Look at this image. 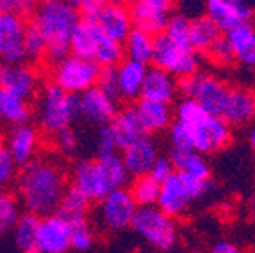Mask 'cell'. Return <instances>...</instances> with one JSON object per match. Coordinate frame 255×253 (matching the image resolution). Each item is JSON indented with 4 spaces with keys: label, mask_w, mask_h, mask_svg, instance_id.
<instances>
[{
    "label": "cell",
    "mask_w": 255,
    "mask_h": 253,
    "mask_svg": "<svg viewBox=\"0 0 255 253\" xmlns=\"http://www.w3.org/2000/svg\"><path fill=\"white\" fill-rule=\"evenodd\" d=\"M66 179L55 161L36 158L21 168L18 175V191L28 213L37 216H52L59 211L66 193Z\"/></svg>",
    "instance_id": "obj_1"
},
{
    "label": "cell",
    "mask_w": 255,
    "mask_h": 253,
    "mask_svg": "<svg viewBox=\"0 0 255 253\" xmlns=\"http://www.w3.org/2000/svg\"><path fill=\"white\" fill-rule=\"evenodd\" d=\"M80 12L71 5V2L62 0H46L37 4L34 14V25L41 30L46 39L50 62L59 64L71 55V34L80 23Z\"/></svg>",
    "instance_id": "obj_2"
},
{
    "label": "cell",
    "mask_w": 255,
    "mask_h": 253,
    "mask_svg": "<svg viewBox=\"0 0 255 253\" xmlns=\"http://www.w3.org/2000/svg\"><path fill=\"white\" fill-rule=\"evenodd\" d=\"M177 123L186 126L199 154L215 152L231 142V127L222 117L211 115L195 99H184L177 107Z\"/></svg>",
    "instance_id": "obj_3"
},
{
    "label": "cell",
    "mask_w": 255,
    "mask_h": 253,
    "mask_svg": "<svg viewBox=\"0 0 255 253\" xmlns=\"http://www.w3.org/2000/svg\"><path fill=\"white\" fill-rule=\"evenodd\" d=\"M37 119L46 133L68 129L73 121L82 119V98L68 94L57 83H48L37 99Z\"/></svg>",
    "instance_id": "obj_4"
},
{
    "label": "cell",
    "mask_w": 255,
    "mask_h": 253,
    "mask_svg": "<svg viewBox=\"0 0 255 253\" xmlns=\"http://www.w3.org/2000/svg\"><path fill=\"white\" fill-rule=\"evenodd\" d=\"M131 227L138 236L158 250H170L177 241V227L174 218L165 214L158 206L138 207Z\"/></svg>",
    "instance_id": "obj_5"
},
{
    "label": "cell",
    "mask_w": 255,
    "mask_h": 253,
    "mask_svg": "<svg viewBox=\"0 0 255 253\" xmlns=\"http://www.w3.org/2000/svg\"><path fill=\"white\" fill-rule=\"evenodd\" d=\"M154 67L177 76L179 80L190 78L199 73V55L193 48L174 43L167 34L154 37Z\"/></svg>",
    "instance_id": "obj_6"
},
{
    "label": "cell",
    "mask_w": 255,
    "mask_h": 253,
    "mask_svg": "<svg viewBox=\"0 0 255 253\" xmlns=\"http://www.w3.org/2000/svg\"><path fill=\"white\" fill-rule=\"evenodd\" d=\"M101 75V67L91 59L69 55L62 62L55 64L53 83H57L68 94H84L85 91L96 87Z\"/></svg>",
    "instance_id": "obj_7"
},
{
    "label": "cell",
    "mask_w": 255,
    "mask_h": 253,
    "mask_svg": "<svg viewBox=\"0 0 255 253\" xmlns=\"http://www.w3.org/2000/svg\"><path fill=\"white\" fill-rule=\"evenodd\" d=\"M177 89L186 96V99H195L211 115H216V117L223 115L229 89L218 78L199 71L190 78L179 80Z\"/></svg>",
    "instance_id": "obj_8"
},
{
    "label": "cell",
    "mask_w": 255,
    "mask_h": 253,
    "mask_svg": "<svg viewBox=\"0 0 255 253\" xmlns=\"http://www.w3.org/2000/svg\"><path fill=\"white\" fill-rule=\"evenodd\" d=\"M172 2L168 0H136L129 5V16L135 30L151 37L165 34L172 18Z\"/></svg>",
    "instance_id": "obj_9"
},
{
    "label": "cell",
    "mask_w": 255,
    "mask_h": 253,
    "mask_svg": "<svg viewBox=\"0 0 255 253\" xmlns=\"http://www.w3.org/2000/svg\"><path fill=\"white\" fill-rule=\"evenodd\" d=\"M138 211L131 191L116 190L100 200V218L103 225L110 230H123L131 227L135 214Z\"/></svg>",
    "instance_id": "obj_10"
},
{
    "label": "cell",
    "mask_w": 255,
    "mask_h": 253,
    "mask_svg": "<svg viewBox=\"0 0 255 253\" xmlns=\"http://www.w3.org/2000/svg\"><path fill=\"white\" fill-rule=\"evenodd\" d=\"M27 27L28 25L20 16H0V59L4 64H23V60H27L25 53Z\"/></svg>",
    "instance_id": "obj_11"
},
{
    "label": "cell",
    "mask_w": 255,
    "mask_h": 253,
    "mask_svg": "<svg viewBox=\"0 0 255 253\" xmlns=\"http://www.w3.org/2000/svg\"><path fill=\"white\" fill-rule=\"evenodd\" d=\"M206 16L211 18L220 32H231L243 23H250L254 18V7L241 0H209L204 5Z\"/></svg>",
    "instance_id": "obj_12"
},
{
    "label": "cell",
    "mask_w": 255,
    "mask_h": 253,
    "mask_svg": "<svg viewBox=\"0 0 255 253\" xmlns=\"http://www.w3.org/2000/svg\"><path fill=\"white\" fill-rule=\"evenodd\" d=\"M91 23H94L107 37L121 44L126 43L129 34L133 32L129 7H126L121 2H105L98 18Z\"/></svg>",
    "instance_id": "obj_13"
},
{
    "label": "cell",
    "mask_w": 255,
    "mask_h": 253,
    "mask_svg": "<svg viewBox=\"0 0 255 253\" xmlns=\"http://www.w3.org/2000/svg\"><path fill=\"white\" fill-rule=\"evenodd\" d=\"M39 253H66L71 248V223L59 214L41 218L37 234Z\"/></svg>",
    "instance_id": "obj_14"
},
{
    "label": "cell",
    "mask_w": 255,
    "mask_h": 253,
    "mask_svg": "<svg viewBox=\"0 0 255 253\" xmlns=\"http://www.w3.org/2000/svg\"><path fill=\"white\" fill-rule=\"evenodd\" d=\"M108 126H110L112 133H114L117 149L121 150H126L128 147H131L133 143L147 136V129L140 121L138 112H136L135 107L119 110Z\"/></svg>",
    "instance_id": "obj_15"
},
{
    "label": "cell",
    "mask_w": 255,
    "mask_h": 253,
    "mask_svg": "<svg viewBox=\"0 0 255 253\" xmlns=\"http://www.w3.org/2000/svg\"><path fill=\"white\" fill-rule=\"evenodd\" d=\"M73 186L80 190L89 200H103L110 191L101 175L98 159L78 161L73 170Z\"/></svg>",
    "instance_id": "obj_16"
},
{
    "label": "cell",
    "mask_w": 255,
    "mask_h": 253,
    "mask_svg": "<svg viewBox=\"0 0 255 253\" xmlns=\"http://www.w3.org/2000/svg\"><path fill=\"white\" fill-rule=\"evenodd\" d=\"M82 98V117L89 123L98 124V126H108L112 119L117 115L116 101L105 96L98 87H92L80 94Z\"/></svg>",
    "instance_id": "obj_17"
},
{
    "label": "cell",
    "mask_w": 255,
    "mask_h": 253,
    "mask_svg": "<svg viewBox=\"0 0 255 253\" xmlns=\"http://www.w3.org/2000/svg\"><path fill=\"white\" fill-rule=\"evenodd\" d=\"M0 87L9 92L30 98L37 87V76L25 64H0Z\"/></svg>",
    "instance_id": "obj_18"
},
{
    "label": "cell",
    "mask_w": 255,
    "mask_h": 253,
    "mask_svg": "<svg viewBox=\"0 0 255 253\" xmlns=\"http://www.w3.org/2000/svg\"><path fill=\"white\" fill-rule=\"evenodd\" d=\"M123 161L126 165L128 172L135 177L149 175L154 163L158 161V150H156L154 142L149 136L138 140L131 147L123 150Z\"/></svg>",
    "instance_id": "obj_19"
},
{
    "label": "cell",
    "mask_w": 255,
    "mask_h": 253,
    "mask_svg": "<svg viewBox=\"0 0 255 253\" xmlns=\"http://www.w3.org/2000/svg\"><path fill=\"white\" fill-rule=\"evenodd\" d=\"M255 117V94L247 89H229L222 119L227 124H245Z\"/></svg>",
    "instance_id": "obj_20"
},
{
    "label": "cell",
    "mask_w": 255,
    "mask_h": 253,
    "mask_svg": "<svg viewBox=\"0 0 255 253\" xmlns=\"http://www.w3.org/2000/svg\"><path fill=\"white\" fill-rule=\"evenodd\" d=\"M190 202H191L190 195H188L179 174L175 172L168 181H165L163 184H161V191H159V198L156 206L163 211L165 214L174 218V216L183 214Z\"/></svg>",
    "instance_id": "obj_21"
},
{
    "label": "cell",
    "mask_w": 255,
    "mask_h": 253,
    "mask_svg": "<svg viewBox=\"0 0 255 253\" xmlns=\"http://www.w3.org/2000/svg\"><path fill=\"white\" fill-rule=\"evenodd\" d=\"M37 131L30 124L23 126H14L7 134V142L5 145L11 150L12 158L18 163V166H25L32 161V156L37 149Z\"/></svg>",
    "instance_id": "obj_22"
},
{
    "label": "cell",
    "mask_w": 255,
    "mask_h": 253,
    "mask_svg": "<svg viewBox=\"0 0 255 253\" xmlns=\"http://www.w3.org/2000/svg\"><path fill=\"white\" fill-rule=\"evenodd\" d=\"M175 91H177V83H175L174 76L170 73L158 69V67H151L147 73V78H145V83H143L140 98L168 105L174 99Z\"/></svg>",
    "instance_id": "obj_23"
},
{
    "label": "cell",
    "mask_w": 255,
    "mask_h": 253,
    "mask_svg": "<svg viewBox=\"0 0 255 253\" xmlns=\"http://www.w3.org/2000/svg\"><path fill=\"white\" fill-rule=\"evenodd\" d=\"M149 67L145 64L135 62V60H124L117 67V80H119L121 98L133 99L136 96H142V89L145 78H147Z\"/></svg>",
    "instance_id": "obj_24"
},
{
    "label": "cell",
    "mask_w": 255,
    "mask_h": 253,
    "mask_svg": "<svg viewBox=\"0 0 255 253\" xmlns=\"http://www.w3.org/2000/svg\"><path fill=\"white\" fill-rule=\"evenodd\" d=\"M234 50V57L245 66H255V30L252 23H243L225 34Z\"/></svg>",
    "instance_id": "obj_25"
},
{
    "label": "cell",
    "mask_w": 255,
    "mask_h": 253,
    "mask_svg": "<svg viewBox=\"0 0 255 253\" xmlns=\"http://www.w3.org/2000/svg\"><path fill=\"white\" fill-rule=\"evenodd\" d=\"M30 107L27 99L0 87V119L14 126H23L30 121Z\"/></svg>",
    "instance_id": "obj_26"
},
{
    "label": "cell",
    "mask_w": 255,
    "mask_h": 253,
    "mask_svg": "<svg viewBox=\"0 0 255 253\" xmlns=\"http://www.w3.org/2000/svg\"><path fill=\"white\" fill-rule=\"evenodd\" d=\"M41 218L34 213H25L14 227V243L21 253H39L37 234H39Z\"/></svg>",
    "instance_id": "obj_27"
},
{
    "label": "cell",
    "mask_w": 255,
    "mask_h": 253,
    "mask_svg": "<svg viewBox=\"0 0 255 253\" xmlns=\"http://www.w3.org/2000/svg\"><path fill=\"white\" fill-rule=\"evenodd\" d=\"M222 36L220 28L216 27V23L207 18V16H197L191 18V27H190V46L199 52H207L213 44L216 43V39Z\"/></svg>",
    "instance_id": "obj_28"
},
{
    "label": "cell",
    "mask_w": 255,
    "mask_h": 253,
    "mask_svg": "<svg viewBox=\"0 0 255 253\" xmlns=\"http://www.w3.org/2000/svg\"><path fill=\"white\" fill-rule=\"evenodd\" d=\"M135 108L138 112V117L143 126H145V129H147V133L149 131H161L165 127H168V124H170L172 114L168 105L147 101V99L140 98V101L136 103Z\"/></svg>",
    "instance_id": "obj_29"
},
{
    "label": "cell",
    "mask_w": 255,
    "mask_h": 253,
    "mask_svg": "<svg viewBox=\"0 0 255 253\" xmlns=\"http://www.w3.org/2000/svg\"><path fill=\"white\" fill-rule=\"evenodd\" d=\"M124 48L117 41H112L107 37L100 28L96 27V46H94V62L100 64V67H119L124 62Z\"/></svg>",
    "instance_id": "obj_30"
},
{
    "label": "cell",
    "mask_w": 255,
    "mask_h": 253,
    "mask_svg": "<svg viewBox=\"0 0 255 253\" xmlns=\"http://www.w3.org/2000/svg\"><path fill=\"white\" fill-rule=\"evenodd\" d=\"M89 204H91V200H89L80 190L71 186L64 193L57 214L69 223L82 222V220H85V214H87V211H89Z\"/></svg>",
    "instance_id": "obj_31"
},
{
    "label": "cell",
    "mask_w": 255,
    "mask_h": 253,
    "mask_svg": "<svg viewBox=\"0 0 255 253\" xmlns=\"http://www.w3.org/2000/svg\"><path fill=\"white\" fill-rule=\"evenodd\" d=\"M98 165H100L101 175H103L105 182H107L108 191H116V190H123V186L128 181V172L126 165L123 161V156L119 154H112V156H105V158H98Z\"/></svg>",
    "instance_id": "obj_32"
},
{
    "label": "cell",
    "mask_w": 255,
    "mask_h": 253,
    "mask_svg": "<svg viewBox=\"0 0 255 253\" xmlns=\"http://www.w3.org/2000/svg\"><path fill=\"white\" fill-rule=\"evenodd\" d=\"M170 161L174 163V168L177 170V174H188L193 175V177L206 179V181L211 174L207 161L197 150H191V152H175V150H172Z\"/></svg>",
    "instance_id": "obj_33"
},
{
    "label": "cell",
    "mask_w": 255,
    "mask_h": 253,
    "mask_svg": "<svg viewBox=\"0 0 255 253\" xmlns=\"http://www.w3.org/2000/svg\"><path fill=\"white\" fill-rule=\"evenodd\" d=\"M69 44H71V55L92 60L96 46V25L82 20L73 30Z\"/></svg>",
    "instance_id": "obj_34"
},
{
    "label": "cell",
    "mask_w": 255,
    "mask_h": 253,
    "mask_svg": "<svg viewBox=\"0 0 255 253\" xmlns=\"http://www.w3.org/2000/svg\"><path fill=\"white\" fill-rule=\"evenodd\" d=\"M126 53L129 55V60L147 66L154 60V37L133 28L126 41Z\"/></svg>",
    "instance_id": "obj_35"
},
{
    "label": "cell",
    "mask_w": 255,
    "mask_h": 253,
    "mask_svg": "<svg viewBox=\"0 0 255 253\" xmlns=\"http://www.w3.org/2000/svg\"><path fill=\"white\" fill-rule=\"evenodd\" d=\"M159 191H161V184L156 182L151 175L136 177L131 186V195L138 207L156 206L159 198Z\"/></svg>",
    "instance_id": "obj_36"
},
{
    "label": "cell",
    "mask_w": 255,
    "mask_h": 253,
    "mask_svg": "<svg viewBox=\"0 0 255 253\" xmlns=\"http://www.w3.org/2000/svg\"><path fill=\"white\" fill-rule=\"evenodd\" d=\"M20 206L12 193L0 190V236L7 232L11 227H16L20 220Z\"/></svg>",
    "instance_id": "obj_37"
},
{
    "label": "cell",
    "mask_w": 255,
    "mask_h": 253,
    "mask_svg": "<svg viewBox=\"0 0 255 253\" xmlns=\"http://www.w3.org/2000/svg\"><path fill=\"white\" fill-rule=\"evenodd\" d=\"M48 46H46V39L41 34L39 28L32 23H28L27 27V34H25V53H27V60L32 62H37L43 57H46Z\"/></svg>",
    "instance_id": "obj_38"
},
{
    "label": "cell",
    "mask_w": 255,
    "mask_h": 253,
    "mask_svg": "<svg viewBox=\"0 0 255 253\" xmlns=\"http://www.w3.org/2000/svg\"><path fill=\"white\" fill-rule=\"evenodd\" d=\"M190 27H191V18H188L186 14H183V12L181 14H172L165 34L174 43L181 44V46H190Z\"/></svg>",
    "instance_id": "obj_39"
},
{
    "label": "cell",
    "mask_w": 255,
    "mask_h": 253,
    "mask_svg": "<svg viewBox=\"0 0 255 253\" xmlns=\"http://www.w3.org/2000/svg\"><path fill=\"white\" fill-rule=\"evenodd\" d=\"M16 166H18V163L12 158L9 147L5 143H0V190L9 186L14 181Z\"/></svg>",
    "instance_id": "obj_40"
},
{
    "label": "cell",
    "mask_w": 255,
    "mask_h": 253,
    "mask_svg": "<svg viewBox=\"0 0 255 253\" xmlns=\"http://www.w3.org/2000/svg\"><path fill=\"white\" fill-rule=\"evenodd\" d=\"M170 140L175 152H191V150H195L193 136H191L190 129L181 123H177V121L170 126Z\"/></svg>",
    "instance_id": "obj_41"
},
{
    "label": "cell",
    "mask_w": 255,
    "mask_h": 253,
    "mask_svg": "<svg viewBox=\"0 0 255 253\" xmlns=\"http://www.w3.org/2000/svg\"><path fill=\"white\" fill-rule=\"evenodd\" d=\"M92 241H94V236H92L91 227L85 220L71 223V248L78 250V252H85L92 246Z\"/></svg>",
    "instance_id": "obj_42"
},
{
    "label": "cell",
    "mask_w": 255,
    "mask_h": 253,
    "mask_svg": "<svg viewBox=\"0 0 255 253\" xmlns=\"http://www.w3.org/2000/svg\"><path fill=\"white\" fill-rule=\"evenodd\" d=\"M96 87L100 89L105 96L114 99V101H116L117 98H121L119 80H117V67H103Z\"/></svg>",
    "instance_id": "obj_43"
},
{
    "label": "cell",
    "mask_w": 255,
    "mask_h": 253,
    "mask_svg": "<svg viewBox=\"0 0 255 253\" xmlns=\"http://www.w3.org/2000/svg\"><path fill=\"white\" fill-rule=\"evenodd\" d=\"M36 2H28V0H0V16L14 14L25 20L27 16L36 14Z\"/></svg>",
    "instance_id": "obj_44"
},
{
    "label": "cell",
    "mask_w": 255,
    "mask_h": 253,
    "mask_svg": "<svg viewBox=\"0 0 255 253\" xmlns=\"http://www.w3.org/2000/svg\"><path fill=\"white\" fill-rule=\"evenodd\" d=\"M94 145H96V154H98V158L116 154L117 142H116V138H114V133H112L110 126H101L100 129H98Z\"/></svg>",
    "instance_id": "obj_45"
},
{
    "label": "cell",
    "mask_w": 255,
    "mask_h": 253,
    "mask_svg": "<svg viewBox=\"0 0 255 253\" xmlns=\"http://www.w3.org/2000/svg\"><path fill=\"white\" fill-rule=\"evenodd\" d=\"M207 55L218 64H229L232 62V59H236L234 50H232L231 43L225 36H220L216 39V43L207 50Z\"/></svg>",
    "instance_id": "obj_46"
},
{
    "label": "cell",
    "mask_w": 255,
    "mask_h": 253,
    "mask_svg": "<svg viewBox=\"0 0 255 253\" xmlns=\"http://www.w3.org/2000/svg\"><path fill=\"white\" fill-rule=\"evenodd\" d=\"M71 5L80 12L84 21H94L103 9L105 2H101V0H73Z\"/></svg>",
    "instance_id": "obj_47"
},
{
    "label": "cell",
    "mask_w": 255,
    "mask_h": 253,
    "mask_svg": "<svg viewBox=\"0 0 255 253\" xmlns=\"http://www.w3.org/2000/svg\"><path fill=\"white\" fill-rule=\"evenodd\" d=\"M179 177L183 181L191 200H197V198L204 197L207 193V190H209V181H206V179L193 177V175H188V174H179Z\"/></svg>",
    "instance_id": "obj_48"
},
{
    "label": "cell",
    "mask_w": 255,
    "mask_h": 253,
    "mask_svg": "<svg viewBox=\"0 0 255 253\" xmlns=\"http://www.w3.org/2000/svg\"><path fill=\"white\" fill-rule=\"evenodd\" d=\"M55 140H57V147L62 150L64 154L71 156V154H75L76 149H78V136H76V133L71 129V127L62 129L60 133H57Z\"/></svg>",
    "instance_id": "obj_49"
},
{
    "label": "cell",
    "mask_w": 255,
    "mask_h": 253,
    "mask_svg": "<svg viewBox=\"0 0 255 253\" xmlns=\"http://www.w3.org/2000/svg\"><path fill=\"white\" fill-rule=\"evenodd\" d=\"M174 170H175L174 163L170 161V158H158V161L154 163V166H152V170L149 175H151L156 182L163 184L165 181H168V179L175 174Z\"/></svg>",
    "instance_id": "obj_50"
},
{
    "label": "cell",
    "mask_w": 255,
    "mask_h": 253,
    "mask_svg": "<svg viewBox=\"0 0 255 253\" xmlns=\"http://www.w3.org/2000/svg\"><path fill=\"white\" fill-rule=\"evenodd\" d=\"M213 253H241L238 246L231 245V243H216L213 246Z\"/></svg>",
    "instance_id": "obj_51"
},
{
    "label": "cell",
    "mask_w": 255,
    "mask_h": 253,
    "mask_svg": "<svg viewBox=\"0 0 255 253\" xmlns=\"http://www.w3.org/2000/svg\"><path fill=\"white\" fill-rule=\"evenodd\" d=\"M250 143H252V147L255 149V127L252 129V133H250Z\"/></svg>",
    "instance_id": "obj_52"
},
{
    "label": "cell",
    "mask_w": 255,
    "mask_h": 253,
    "mask_svg": "<svg viewBox=\"0 0 255 253\" xmlns=\"http://www.w3.org/2000/svg\"><path fill=\"white\" fill-rule=\"evenodd\" d=\"M250 209H252V213H254V216H255V195L250 198Z\"/></svg>",
    "instance_id": "obj_53"
},
{
    "label": "cell",
    "mask_w": 255,
    "mask_h": 253,
    "mask_svg": "<svg viewBox=\"0 0 255 253\" xmlns=\"http://www.w3.org/2000/svg\"><path fill=\"white\" fill-rule=\"evenodd\" d=\"M250 23H252V27H254V30H255V14H254V18H252Z\"/></svg>",
    "instance_id": "obj_54"
}]
</instances>
